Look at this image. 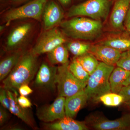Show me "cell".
<instances>
[{
	"label": "cell",
	"instance_id": "1",
	"mask_svg": "<svg viewBox=\"0 0 130 130\" xmlns=\"http://www.w3.org/2000/svg\"><path fill=\"white\" fill-rule=\"evenodd\" d=\"M37 70V55L31 51L25 52L12 71L3 80L2 87L17 94L20 86L28 85L32 80Z\"/></svg>",
	"mask_w": 130,
	"mask_h": 130
},
{
	"label": "cell",
	"instance_id": "2",
	"mask_svg": "<svg viewBox=\"0 0 130 130\" xmlns=\"http://www.w3.org/2000/svg\"><path fill=\"white\" fill-rule=\"evenodd\" d=\"M60 27L63 34L68 37L91 41L100 36L103 26L100 20L76 16L61 22Z\"/></svg>",
	"mask_w": 130,
	"mask_h": 130
},
{
	"label": "cell",
	"instance_id": "3",
	"mask_svg": "<svg viewBox=\"0 0 130 130\" xmlns=\"http://www.w3.org/2000/svg\"><path fill=\"white\" fill-rule=\"evenodd\" d=\"M114 68L113 66L99 63L95 71L90 76L84 89L88 100L98 101L102 96L111 92L109 78Z\"/></svg>",
	"mask_w": 130,
	"mask_h": 130
},
{
	"label": "cell",
	"instance_id": "4",
	"mask_svg": "<svg viewBox=\"0 0 130 130\" xmlns=\"http://www.w3.org/2000/svg\"><path fill=\"white\" fill-rule=\"evenodd\" d=\"M111 5V0H88L72 6L68 11L67 16L70 18L86 16L101 21L107 18Z\"/></svg>",
	"mask_w": 130,
	"mask_h": 130
},
{
	"label": "cell",
	"instance_id": "5",
	"mask_svg": "<svg viewBox=\"0 0 130 130\" xmlns=\"http://www.w3.org/2000/svg\"><path fill=\"white\" fill-rule=\"evenodd\" d=\"M58 96L69 97L83 90L86 84L76 77L69 69V62L58 67L56 79Z\"/></svg>",
	"mask_w": 130,
	"mask_h": 130
},
{
	"label": "cell",
	"instance_id": "6",
	"mask_svg": "<svg viewBox=\"0 0 130 130\" xmlns=\"http://www.w3.org/2000/svg\"><path fill=\"white\" fill-rule=\"evenodd\" d=\"M48 0H32L19 7L10 9L5 14L4 21L6 26L12 21L26 18L40 20L45 5Z\"/></svg>",
	"mask_w": 130,
	"mask_h": 130
},
{
	"label": "cell",
	"instance_id": "7",
	"mask_svg": "<svg viewBox=\"0 0 130 130\" xmlns=\"http://www.w3.org/2000/svg\"><path fill=\"white\" fill-rule=\"evenodd\" d=\"M65 35L56 27L43 32L38 39L31 51L36 55L51 51L56 47L66 42Z\"/></svg>",
	"mask_w": 130,
	"mask_h": 130
},
{
	"label": "cell",
	"instance_id": "8",
	"mask_svg": "<svg viewBox=\"0 0 130 130\" xmlns=\"http://www.w3.org/2000/svg\"><path fill=\"white\" fill-rule=\"evenodd\" d=\"M89 128L98 130H130V113L121 118L110 120L99 115H92L86 118L85 121Z\"/></svg>",
	"mask_w": 130,
	"mask_h": 130
},
{
	"label": "cell",
	"instance_id": "9",
	"mask_svg": "<svg viewBox=\"0 0 130 130\" xmlns=\"http://www.w3.org/2000/svg\"><path fill=\"white\" fill-rule=\"evenodd\" d=\"M66 98L58 96L51 105L38 108L37 116L40 121L52 123L66 116L65 105Z\"/></svg>",
	"mask_w": 130,
	"mask_h": 130
},
{
	"label": "cell",
	"instance_id": "10",
	"mask_svg": "<svg viewBox=\"0 0 130 130\" xmlns=\"http://www.w3.org/2000/svg\"><path fill=\"white\" fill-rule=\"evenodd\" d=\"M63 9L55 0H48L45 5L42 18L45 30L60 24L64 18Z\"/></svg>",
	"mask_w": 130,
	"mask_h": 130
},
{
	"label": "cell",
	"instance_id": "11",
	"mask_svg": "<svg viewBox=\"0 0 130 130\" xmlns=\"http://www.w3.org/2000/svg\"><path fill=\"white\" fill-rule=\"evenodd\" d=\"M57 71L58 67L42 63L36 76V86L44 89L54 90L56 88Z\"/></svg>",
	"mask_w": 130,
	"mask_h": 130
},
{
	"label": "cell",
	"instance_id": "12",
	"mask_svg": "<svg viewBox=\"0 0 130 130\" xmlns=\"http://www.w3.org/2000/svg\"><path fill=\"white\" fill-rule=\"evenodd\" d=\"M32 26L30 23H25L16 26L9 33L7 40L6 49L12 51L19 48L30 34Z\"/></svg>",
	"mask_w": 130,
	"mask_h": 130
},
{
	"label": "cell",
	"instance_id": "13",
	"mask_svg": "<svg viewBox=\"0 0 130 130\" xmlns=\"http://www.w3.org/2000/svg\"><path fill=\"white\" fill-rule=\"evenodd\" d=\"M89 52L98 60L107 64H116L121 56V52L111 47L103 45H93L91 46Z\"/></svg>",
	"mask_w": 130,
	"mask_h": 130
},
{
	"label": "cell",
	"instance_id": "14",
	"mask_svg": "<svg viewBox=\"0 0 130 130\" xmlns=\"http://www.w3.org/2000/svg\"><path fill=\"white\" fill-rule=\"evenodd\" d=\"M130 4V0H117L114 5L110 16V23L113 27L118 30H123Z\"/></svg>",
	"mask_w": 130,
	"mask_h": 130
},
{
	"label": "cell",
	"instance_id": "15",
	"mask_svg": "<svg viewBox=\"0 0 130 130\" xmlns=\"http://www.w3.org/2000/svg\"><path fill=\"white\" fill-rule=\"evenodd\" d=\"M88 100L84 89L74 95L66 98L65 109L66 116L74 118Z\"/></svg>",
	"mask_w": 130,
	"mask_h": 130
},
{
	"label": "cell",
	"instance_id": "16",
	"mask_svg": "<svg viewBox=\"0 0 130 130\" xmlns=\"http://www.w3.org/2000/svg\"><path fill=\"white\" fill-rule=\"evenodd\" d=\"M45 128L50 130H87L89 127L85 122L74 120L73 118L66 116L53 123H46Z\"/></svg>",
	"mask_w": 130,
	"mask_h": 130
},
{
	"label": "cell",
	"instance_id": "17",
	"mask_svg": "<svg viewBox=\"0 0 130 130\" xmlns=\"http://www.w3.org/2000/svg\"><path fill=\"white\" fill-rule=\"evenodd\" d=\"M7 91L10 104V108L8 110L24 121L27 125L31 128H34L35 125L30 114L26 108H23L18 103L17 97L18 94H15L11 91L7 90Z\"/></svg>",
	"mask_w": 130,
	"mask_h": 130
},
{
	"label": "cell",
	"instance_id": "18",
	"mask_svg": "<svg viewBox=\"0 0 130 130\" xmlns=\"http://www.w3.org/2000/svg\"><path fill=\"white\" fill-rule=\"evenodd\" d=\"M25 52L22 50L14 51L1 61L0 80L2 81L9 75L20 60Z\"/></svg>",
	"mask_w": 130,
	"mask_h": 130
},
{
	"label": "cell",
	"instance_id": "19",
	"mask_svg": "<svg viewBox=\"0 0 130 130\" xmlns=\"http://www.w3.org/2000/svg\"><path fill=\"white\" fill-rule=\"evenodd\" d=\"M130 75V71L119 67L114 68L109 78L111 91L119 94L124 86L123 83Z\"/></svg>",
	"mask_w": 130,
	"mask_h": 130
},
{
	"label": "cell",
	"instance_id": "20",
	"mask_svg": "<svg viewBox=\"0 0 130 130\" xmlns=\"http://www.w3.org/2000/svg\"><path fill=\"white\" fill-rule=\"evenodd\" d=\"M48 59L53 65L64 64L69 62L68 49L63 44H60L47 53Z\"/></svg>",
	"mask_w": 130,
	"mask_h": 130
},
{
	"label": "cell",
	"instance_id": "21",
	"mask_svg": "<svg viewBox=\"0 0 130 130\" xmlns=\"http://www.w3.org/2000/svg\"><path fill=\"white\" fill-rule=\"evenodd\" d=\"M75 58L90 76L94 72L99 64L97 59L90 53Z\"/></svg>",
	"mask_w": 130,
	"mask_h": 130
},
{
	"label": "cell",
	"instance_id": "22",
	"mask_svg": "<svg viewBox=\"0 0 130 130\" xmlns=\"http://www.w3.org/2000/svg\"><path fill=\"white\" fill-rule=\"evenodd\" d=\"M69 69L77 79L83 83L87 85L90 75L75 57L69 64Z\"/></svg>",
	"mask_w": 130,
	"mask_h": 130
},
{
	"label": "cell",
	"instance_id": "23",
	"mask_svg": "<svg viewBox=\"0 0 130 130\" xmlns=\"http://www.w3.org/2000/svg\"><path fill=\"white\" fill-rule=\"evenodd\" d=\"M102 44L111 47L121 52H125L130 49V39L125 38H113L106 40Z\"/></svg>",
	"mask_w": 130,
	"mask_h": 130
},
{
	"label": "cell",
	"instance_id": "24",
	"mask_svg": "<svg viewBox=\"0 0 130 130\" xmlns=\"http://www.w3.org/2000/svg\"><path fill=\"white\" fill-rule=\"evenodd\" d=\"M90 47L89 44L81 42H70L67 44L68 49L75 57L82 56L88 53Z\"/></svg>",
	"mask_w": 130,
	"mask_h": 130
},
{
	"label": "cell",
	"instance_id": "25",
	"mask_svg": "<svg viewBox=\"0 0 130 130\" xmlns=\"http://www.w3.org/2000/svg\"><path fill=\"white\" fill-rule=\"evenodd\" d=\"M100 101L106 106H117L124 102V98L120 94L110 92L101 96Z\"/></svg>",
	"mask_w": 130,
	"mask_h": 130
},
{
	"label": "cell",
	"instance_id": "26",
	"mask_svg": "<svg viewBox=\"0 0 130 130\" xmlns=\"http://www.w3.org/2000/svg\"><path fill=\"white\" fill-rule=\"evenodd\" d=\"M116 65L119 67L130 71V51H125L121 53V56Z\"/></svg>",
	"mask_w": 130,
	"mask_h": 130
},
{
	"label": "cell",
	"instance_id": "27",
	"mask_svg": "<svg viewBox=\"0 0 130 130\" xmlns=\"http://www.w3.org/2000/svg\"><path fill=\"white\" fill-rule=\"evenodd\" d=\"M0 102L3 107L9 110L10 104L7 90L3 87L0 89Z\"/></svg>",
	"mask_w": 130,
	"mask_h": 130
},
{
	"label": "cell",
	"instance_id": "28",
	"mask_svg": "<svg viewBox=\"0 0 130 130\" xmlns=\"http://www.w3.org/2000/svg\"><path fill=\"white\" fill-rule=\"evenodd\" d=\"M17 100L19 105L23 108L26 109L30 108L32 106V104L30 100L24 96L20 95L18 97Z\"/></svg>",
	"mask_w": 130,
	"mask_h": 130
},
{
	"label": "cell",
	"instance_id": "29",
	"mask_svg": "<svg viewBox=\"0 0 130 130\" xmlns=\"http://www.w3.org/2000/svg\"><path fill=\"white\" fill-rule=\"evenodd\" d=\"M6 109L1 105L0 107V125H3L7 121L9 117Z\"/></svg>",
	"mask_w": 130,
	"mask_h": 130
},
{
	"label": "cell",
	"instance_id": "30",
	"mask_svg": "<svg viewBox=\"0 0 130 130\" xmlns=\"http://www.w3.org/2000/svg\"><path fill=\"white\" fill-rule=\"evenodd\" d=\"M124 98V102L130 99V85L123 86L119 93Z\"/></svg>",
	"mask_w": 130,
	"mask_h": 130
},
{
	"label": "cell",
	"instance_id": "31",
	"mask_svg": "<svg viewBox=\"0 0 130 130\" xmlns=\"http://www.w3.org/2000/svg\"><path fill=\"white\" fill-rule=\"evenodd\" d=\"M18 91L21 95L26 96L30 94L33 92V90L28 86V84L22 85L19 88Z\"/></svg>",
	"mask_w": 130,
	"mask_h": 130
},
{
	"label": "cell",
	"instance_id": "32",
	"mask_svg": "<svg viewBox=\"0 0 130 130\" xmlns=\"http://www.w3.org/2000/svg\"><path fill=\"white\" fill-rule=\"evenodd\" d=\"M32 0H10V3L13 5H20L23 3H26Z\"/></svg>",
	"mask_w": 130,
	"mask_h": 130
},
{
	"label": "cell",
	"instance_id": "33",
	"mask_svg": "<svg viewBox=\"0 0 130 130\" xmlns=\"http://www.w3.org/2000/svg\"><path fill=\"white\" fill-rule=\"evenodd\" d=\"M124 21L125 26L130 24V4Z\"/></svg>",
	"mask_w": 130,
	"mask_h": 130
},
{
	"label": "cell",
	"instance_id": "34",
	"mask_svg": "<svg viewBox=\"0 0 130 130\" xmlns=\"http://www.w3.org/2000/svg\"><path fill=\"white\" fill-rule=\"evenodd\" d=\"M64 6H67L70 4L72 0H56Z\"/></svg>",
	"mask_w": 130,
	"mask_h": 130
},
{
	"label": "cell",
	"instance_id": "35",
	"mask_svg": "<svg viewBox=\"0 0 130 130\" xmlns=\"http://www.w3.org/2000/svg\"><path fill=\"white\" fill-rule=\"evenodd\" d=\"M130 85V75L128 77V78L125 81V82L123 83L124 86H127V85Z\"/></svg>",
	"mask_w": 130,
	"mask_h": 130
},
{
	"label": "cell",
	"instance_id": "36",
	"mask_svg": "<svg viewBox=\"0 0 130 130\" xmlns=\"http://www.w3.org/2000/svg\"><path fill=\"white\" fill-rule=\"evenodd\" d=\"M124 103H125L126 106L128 109L130 110V99L127 101L125 102Z\"/></svg>",
	"mask_w": 130,
	"mask_h": 130
},
{
	"label": "cell",
	"instance_id": "37",
	"mask_svg": "<svg viewBox=\"0 0 130 130\" xmlns=\"http://www.w3.org/2000/svg\"><path fill=\"white\" fill-rule=\"evenodd\" d=\"M125 26L126 27V30H127V31H128L129 33L130 34V24Z\"/></svg>",
	"mask_w": 130,
	"mask_h": 130
}]
</instances>
